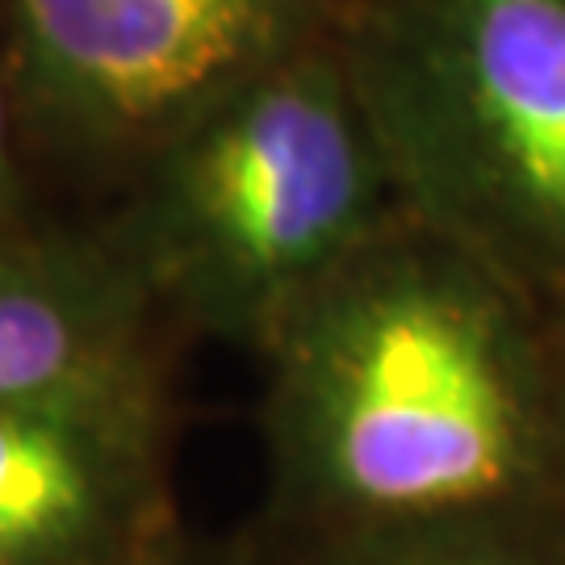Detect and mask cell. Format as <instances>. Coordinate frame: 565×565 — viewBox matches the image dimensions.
Here are the masks:
<instances>
[{"label": "cell", "mask_w": 565, "mask_h": 565, "mask_svg": "<svg viewBox=\"0 0 565 565\" xmlns=\"http://www.w3.org/2000/svg\"><path fill=\"white\" fill-rule=\"evenodd\" d=\"M9 210V118H4V88H0V218Z\"/></svg>", "instance_id": "cell-9"}, {"label": "cell", "mask_w": 565, "mask_h": 565, "mask_svg": "<svg viewBox=\"0 0 565 565\" xmlns=\"http://www.w3.org/2000/svg\"><path fill=\"white\" fill-rule=\"evenodd\" d=\"M135 565H252V548L205 545L198 536H189V527H181L177 536H168L160 548H151Z\"/></svg>", "instance_id": "cell-8"}, {"label": "cell", "mask_w": 565, "mask_h": 565, "mask_svg": "<svg viewBox=\"0 0 565 565\" xmlns=\"http://www.w3.org/2000/svg\"><path fill=\"white\" fill-rule=\"evenodd\" d=\"M331 21L323 0H9L34 102L88 139L151 147Z\"/></svg>", "instance_id": "cell-4"}, {"label": "cell", "mask_w": 565, "mask_h": 565, "mask_svg": "<svg viewBox=\"0 0 565 565\" xmlns=\"http://www.w3.org/2000/svg\"><path fill=\"white\" fill-rule=\"evenodd\" d=\"M252 565H565V515L252 548Z\"/></svg>", "instance_id": "cell-7"}, {"label": "cell", "mask_w": 565, "mask_h": 565, "mask_svg": "<svg viewBox=\"0 0 565 565\" xmlns=\"http://www.w3.org/2000/svg\"><path fill=\"white\" fill-rule=\"evenodd\" d=\"M562 327H565V323H562Z\"/></svg>", "instance_id": "cell-10"}, {"label": "cell", "mask_w": 565, "mask_h": 565, "mask_svg": "<svg viewBox=\"0 0 565 565\" xmlns=\"http://www.w3.org/2000/svg\"><path fill=\"white\" fill-rule=\"evenodd\" d=\"M160 310L121 243H0V406L160 377Z\"/></svg>", "instance_id": "cell-6"}, {"label": "cell", "mask_w": 565, "mask_h": 565, "mask_svg": "<svg viewBox=\"0 0 565 565\" xmlns=\"http://www.w3.org/2000/svg\"><path fill=\"white\" fill-rule=\"evenodd\" d=\"M268 541L565 515V327L406 218L260 348Z\"/></svg>", "instance_id": "cell-1"}, {"label": "cell", "mask_w": 565, "mask_h": 565, "mask_svg": "<svg viewBox=\"0 0 565 565\" xmlns=\"http://www.w3.org/2000/svg\"><path fill=\"white\" fill-rule=\"evenodd\" d=\"M335 30L406 214L565 323V0H356Z\"/></svg>", "instance_id": "cell-3"}, {"label": "cell", "mask_w": 565, "mask_h": 565, "mask_svg": "<svg viewBox=\"0 0 565 565\" xmlns=\"http://www.w3.org/2000/svg\"><path fill=\"white\" fill-rule=\"evenodd\" d=\"M181 527L163 373L0 406V565H135Z\"/></svg>", "instance_id": "cell-5"}, {"label": "cell", "mask_w": 565, "mask_h": 565, "mask_svg": "<svg viewBox=\"0 0 565 565\" xmlns=\"http://www.w3.org/2000/svg\"><path fill=\"white\" fill-rule=\"evenodd\" d=\"M335 21L156 147L121 247L177 323L260 352L411 218Z\"/></svg>", "instance_id": "cell-2"}]
</instances>
